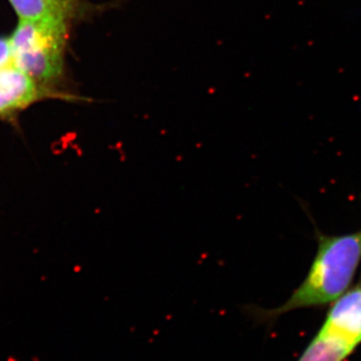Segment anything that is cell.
Masks as SVG:
<instances>
[{"mask_svg": "<svg viewBox=\"0 0 361 361\" xmlns=\"http://www.w3.org/2000/svg\"><path fill=\"white\" fill-rule=\"evenodd\" d=\"M13 65L11 39L0 37V68Z\"/></svg>", "mask_w": 361, "mask_h": 361, "instance_id": "cell-7", "label": "cell"}, {"mask_svg": "<svg viewBox=\"0 0 361 361\" xmlns=\"http://www.w3.org/2000/svg\"><path fill=\"white\" fill-rule=\"evenodd\" d=\"M75 99L37 84L14 65L0 68V120L16 122L18 116L45 99Z\"/></svg>", "mask_w": 361, "mask_h": 361, "instance_id": "cell-3", "label": "cell"}, {"mask_svg": "<svg viewBox=\"0 0 361 361\" xmlns=\"http://www.w3.org/2000/svg\"><path fill=\"white\" fill-rule=\"evenodd\" d=\"M355 348L351 342L322 329L299 361H342Z\"/></svg>", "mask_w": 361, "mask_h": 361, "instance_id": "cell-6", "label": "cell"}, {"mask_svg": "<svg viewBox=\"0 0 361 361\" xmlns=\"http://www.w3.org/2000/svg\"><path fill=\"white\" fill-rule=\"evenodd\" d=\"M322 329L357 346L361 342V283L346 291L330 310Z\"/></svg>", "mask_w": 361, "mask_h": 361, "instance_id": "cell-4", "label": "cell"}, {"mask_svg": "<svg viewBox=\"0 0 361 361\" xmlns=\"http://www.w3.org/2000/svg\"><path fill=\"white\" fill-rule=\"evenodd\" d=\"M361 263V229L337 236H318L317 251L307 275L286 302L275 310L247 307L256 317L271 319L300 308L334 302L348 290Z\"/></svg>", "mask_w": 361, "mask_h": 361, "instance_id": "cell-1", "label": "cell"}, {"mask_svg": "<svg viewBox=\"0 0 361 361\" xmlns=\"http://www.w3.org/2000/svg\"><path fill=\"white\" fill-rule=\"evenodd\" d=\"M20 20L59 18L70 21L78 11V0H8Z\"/></svg>", "mask_w": 361, "mask_h": 361, "instance_id": "cell-5", "label": "cell"}, {"mask_svg": "<svg viewBox=\"0 0 361 361\" xmlns=\"http://www.w3.org/2000/svg\"><path fill=\"white\" fill-rule=\"evenodd\" d=\"M70 21L59 18L20 20L9 37L13 65L33 80L52 90L63 73Z\"/></svg>", "mask_w": 361, "mask_h": 361, "instance_id": "cell-2", "label": "cell"}]
</instances>
